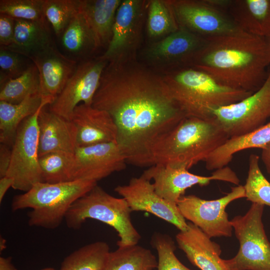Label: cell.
Instances as JSON below:
<instances>
[{"mask_svg": "<svg viewBox=\"0 0 270 270\" xmlns=\"http://www.w3.org/2000/svg\"><path fill=\"white\" fill-rule=\"evenodd\" d=\"M262 150V160L270 175V143Z\"/></svg>", "mask_w": 270, "mask_h": 270, "instance_id": "obj_41", "label": "cell"}, {"mask_svg": "<svg viewBox=\"0 0 270 270\" xmlns=\"http://www.w3.org/2000/svg\"><path fill=\"white\" fill-rule=\"evenodd\" d=\"M92 106L108 112L126 162L150 166L154 145L186 117L161 74L136 58L108 62Z\"/></svg>", "mask_w": 270, "mask_h": 270, "instance_id": "obj_1", "label": "cell"}, {"mask_svg": "<svg viewBox=\"0 0 270 270\" xmlns=\"http://www.w3.org/2000/svg\"><path fill=\"white\" fill-rule=\"evenodd\" d=\"M71 180L98 182L124 170L126 160L116 142L77 147Z\"/></svg>", "mask_w": 270, "mask_h": 270, "instance_id": "obj_17", "label": "cell"}, {"mask_svg": "<svg viewBox=\"0 0 270 270\" xmlns=\"http://www.w3.org/2000/svg\"><path fill=\"white\" fill-rule=\"evenodd\" d=\"M146 3L142 0H122L116 14L110 41L99 58L108 62L136 58Z\"/></svg>", "mask_w": 270, "mask_h": 270, "instance_id": "obj_14", "label": "cell"}, {"mask_svg": "<svg viewBox=\"0 0 270 270\" xmlns=\"http://www.w3.org/2000/svg\"><path fill=\"white\" fill-rule=\"evenodd\" d=\"M176 239L188 260L200 270H230L220 258V246L198 226L188 222V228L180 231Z\"/></svg>", "mask_w": 270, "mask_h": 270, "instance_id": "obj_21", "label": "cell"}, {"mask_svg": "<svg viewBox=\"0 0 270 270\" xmlns=\"http://www.w3.org/2000/svg\"><path fill=\"white\" fill-rule=\"evenodd\" d=\"M42 270H54V268H44Z\"/></svg>", "mask_w": 270, "mask_h": 270, "instance_id": "obj_43", "label": "cell"}, {"mask_svg": "<svg viewBox=\"0 0 270 270\" xmlns=\"http://www.w3.org/2000/svg\"><path fill=\"white\" fill-rule=\"evenodd\" d=\"M246 198L243 186L232 187L226 196L214 200L202 199L195 195L182 196L177 206L186 220L198 226L207 236L230 237L234 230L226 207L232 202Z\"/></svg>", "mask_w": 270, "mask_h": 270, "instance_id": "obj_9", "label": "cell"}, {"mask_svg": "<svg viewBox=\"0 0 270 270\" xmlns=\"http://www.w3.org/2000/svg\"><path fill=\"white\" fill-rule=\"evenodd\" d=\"M226 12L244 32L270 38V0H230Z\"/></svg>", "mask_w": 270, "mask_h": 270, "instance_id": "obj_22", "label": "cell"}, {"mask_svg": "<svg viewBox=\"0 0 270 270\" xmlns=\"http://www.w3.org/2000/svg\"><path fill=\"white\" fill-rule=\"evenodd\" d=\"M38 93H40V75L32 62L20 76L0 86V101L18 104L28 96Z\"/></svg>", "mask_w": 270, "mask_h": 270, "instance_id": "obj_30", "label": "cell"}, {"mask_svg": "<svg viewBox=\"0 0 270 270\" xmlns=\"http://www.w3.org/2000/svg\"><path fill=\"white\" fill-rule=\"evenodd\" d=\"M14 18L5 14H0V46L11 45L14 38Z\"/></svg>", "mask_w": 270, "mask_h": 270, "instance_id": "obj_38", "label": "cell"}, {"mask_svg": "<svg viewBox=\"0 0 270 270\" xmlns=\"http://www.w3.org/2000/svg\"><path fill=\"white\" fill-rule=\"evenodd\" d=\"M44 0H0V14L14 18L48 22L44 11Z\"/></svg>", "mask_w": 270, "mask_h": 270, "instance_id": "obj_35", "label": "cell"}, {"mask_svg": "<svg viewBox=\"0 0 270 270\" xmlns=\"http://www.w3.org/2000/svg\"><path fill=\"white\" fill-rule=\"evenodd\" d=\"M190 66L224 86L254 92L268 76L270 46L266 38L244 32L206 38Z\"/></svg>", "mask_w": 270, "mask_h": 270, "instance_id": "obj_2", "label": "cell"}, {"mask_svg": "<svg viewBox=\"0 0 270 270\" xmlns=\"http://www.w3.org/2000/svg\"><path fill=\"white\" fill-rule=\"evenodd\" d=\"M32 63L28 58L0 46V86L20 76Z\"/></svg>", "mask_w": 270, "mask_h": 270, "instance_id": "obj_37", "label": "cell"}, {"mask_svg": "<svg viewBox=\"0 0 270 270\" xmlns=\"http://www.w3.org/2000/svg\"><path fill=\"white\" fill-rule=\"evenodd\" d=\"M203 38L179 26L174 32L153 42L144 50V58L162 72L190 66L202 47Z\"/></svg>", "mask_w": 270, "mask_h": 270, "instance_id": "obj_15", "label": "cell"}, {"mask_svg": "<svg viewBox=\"0 0 270 270\" xmlns=\"http://www.w3.org/2000/svg\"><path fill=\"white\" fill-rule=\"evenodd\" d=\"M46 106L38 116V156L53 152L74 153L77 148L76 126L71 120L46 110Z\"/></svg>", "mask_w": 270, "mask_h": 270, "instance_id": "obj_20", "label": "cell"}, {"mask_svg": "<svg viewBox=\"0 0 270 270\" xmlns=\"http://www.w3.org/2000/svg\"><path fill=\"white\" fill-rule=\"evenodd\" d=\"M96 184V182L84 180L55 184L39 182L28 192L14 196L12 209L30 208L28 214L30 226L54 229L64 220L73 203Z\"/></svg>", "mask_w": 270, "mask_h": 270, "instance_id": "obj_5", "label": "cell"}, {"mask_svg": "<svg viewBox=\"0 0 270 270\" xmlns=\"http://www.w3.org/2000/svg\"><path fill=\"white\" fill-rule=\"evenodd\" d=\"M43 6L46 20L59 37L78 12L79 0H44Z\"/></svg>", "mask_w": 270, "mask_h": 270, "instance_id": "obj_34", "label": "cell"}, {"mask_svg": "<svg viewBox=\"0 0 270 270\" xmlns=\"http://www.w3.org/2000/svg\"><path fill=\"white\" fill-rule=\"evenodd\" d=\"M110 252L106 242L88 244L66 257L60 270H104Z\"/></svg>", "mask_w": 270, "mask_h": 270, "instance_id": "obj_29", "label": "cell"}, {"mask_svg": "<svg viewBox=\"0 0 270 270\" xmlns=\"http://www.w3.org/2000/svg\"><path fill=\"white\" fill-rule=\"evenodd\" d=\"M264 206L252 203L244 215L230 222L239 242L236 254L224 260L230 270H270V242L262 221Z\"/></svg>", "mask_w": 270, "mask_h": 270, "instance_id": "obj_7", "label": "cell"}, {"mask_svg": "<svg viewBox=\"0 0 270 270\" xmlns=\"http://www.w3.org/2000/svg\"><path fill=\"white\" fill-rule=\"evenodd\" d=\"M52 103L42 98L38 110L20 125L12 146V161L6 174L14 180L12 188L25 192L36 184L44 182L39 164L38 116L42 109Z\"/></svg>", "mask_w": 270, "mask_h": 270, "instance_id": "obj_8", "label": "cell"}, {"mask_svg": "<svg viewBox=\"0 0 270 270\" xmlns=\"http://www.w3.org/2000/svg\"><path fill=\"white\" fill-rule=\"evenodd\" d=\"M157 265L150 250L136 244L110 252L104 270H154Z\"/></svg>", "mask_w": 270, "mask_h": 270, "instance_id": "obj_28", "label": "cell"}, {"mask_svg": "<svg viewBox=\"0 0 270 270\" xmlns=\"http://www.w3.org/2000/svg\"><path fill=\"white\" fill-rule=\"evenodd\" d=\"M148 6L147 32L150 38L165 37L178 28L168 0H150Z\"/></svg>", "mask_w": 270, "mask_h": 270, "instance_id": "obj_32", "label": "cell"}, {"mask_svg": "<svg viewBox=\"0 0 270 270\" xmlns=\"http://www.w3.org/2000/svg\"><path fill=\"white\" fill-rule=\"evenodd\" d=\"M122 0H79V12L93 34L96 50L106 49Z\"/></svg>", "mask_w": 270, "mask_h": 270, "instance_id": "obj_23", "label": "cell"}, {"mask_svg": "<svg viewBox=\"0 0 270 270\" xmlns=\"http://www.w3.org/2000/svg\"><path fill=\"white\" fill-rule=\"evenodd\" d=\"M43 182L55 184L71 181L74 153L50 152L39 156Z\"/></svg>", "mask_w": 270, "mask_h": 270, "instance_id": "obj_31", "label": "cell"}, {"mask_svg": "<svg viewBox=\"0 0 270 270\" xmlns=\"http://www.w3.org/2000/svg\"><path fill=\"white\" fill-rule=\"evenodd\" d=\"M161 75L186 116L212 119L214 110L236 102L253 93L224 86L192 66L163 72Z\"/></svg>", "mask_w": 270, "mask_h": 270, "instance_id": "obj_4", "label": "cell"}, {"mask_svg": "<svg viewBox=\"0 0 270 270\" xmlns=\"http://www.w3.org/2000/svg\"><path fill=\"white\" fill-rule=\"evenodd\" d=\"M270 143V122L244 135L228 138L205 160L206 168L210 170L226 166L234 155L242 150L263 148Z\"/></svg>", "mask_w": 270, "mask_h": 270, "instance_id": "obj_24", "label": "cell"}, {"mask_svg": "<svg viewBox=\"0 0 270 270\" xmlns=\"http://www.w3.org/2000/svg\"><path fill=\"white\" fill-rule=\"evenodd\" d=\"M259 156L252 154L248 160V176L244 188L246 200L270 206V182L262 172Z\"/></svg>", "mask_w": 270, "mask_h": 270, "instance_id": "obj_33", "label": "cell"}, {"mask_svg": "<svg viewBox=\"0 0 270 270\" xmlns=\"http://www.w3.org/2000/svg\"><path fill=\"white\" fill-rule=\"evenodd\" d=\"M29 59L38 70L42 98H50L53 102L73 74L78 62L62 54L55 43Z\"/></svg>", "mask_w": 270, "mask_h": 270, "instance_id": "obj_18", "label": "cell"}, {"mask_svg": "<svg viewBox=\"0 0 270 270\" xmlns=\"http://www.w3.org/2000/svg\"><path fill=\"white\" fill-rule=\"evenodd\" d=\"M59 37L66 56L77 62L96 51L93 34L79 10Z\"/></svg>", "mask_w": 270, "mask_h": 270, "instance_id": "obj_27", "label": "cell"}, {"mask_svg": "<svg viewBox=\"0 0 270 270\" xmlns=\"http://www.w3.org/2000/svg\"><path fill=\"white\" fill-rule=\"evenodd\" d=\"M213 115L230 138L265 124L270 118V68L259 89L240 101L214 110Z\"/></svg>", "mask_w": 270, "mask_h": 270, "instance_id": "obj_10", "label": "cell"}, {"mask_svg": "<svg viewBox=\"0 0 270 270\" xmlns=\"http://www.w3.org/2000/svg\"><path fill=\"white\" fill-rule=\"evenodd\" d=\"M14 21V42L6 47L9 50L30 58L54 43L48 22L16 18Z\"/></svg>", "mask_w": 270, "mask_h": 270, "instance_id": "obj_25", "label": "cell"}, {"mask_svg": "<svg viewBox=\"0 0 270 270\" xmlns=\"http://www.w3.org/2000/svg\"><path fill=\"white\" fill-rule=\"evenodd\" d=\"M42 103L40 93L30 95L18 104L0 101V143L12 148L20 125L34 114Z\"/></svg>", "mask_w": 270, "mask_h": 270, "instance_id": "obj_26", "label": "cell"}, {"mask_svg": "<svg viewBox=\"0 0 270 270\" xmlns=\"http://www.w3.org/2000/svg\"><path fill=\"white\" fill-rule=\"evenodd\" d=\"M230 137L214 118L186 116L152 146L150 166L156 164L188 170Z\"/></svg>", "mask_w": 270, "mask_h": 270, "instance_id": "obj_3", "label": "cell"}, {"mask_svg": "<svg viewBox=\"0 0 270 270\" xmlns=\"http://www.w3.org/2000/svg\"><path fill=\"white\" fill-rule=\"evenodd\" d=\"M114 191L125 199L132 212H150L173 224L180 231L187 229L188 222L177 204L158 196L152 183L142 174L132 178L127 184L118 186Z\"/></svg>", "mask_w": 270, "mask_h": 270, "instance_id": "obj_16", "label": "cell"}, {"mask_svg": "<svg viewBox=\"0 0 270 270\" xmlns=\"http://www.w3.org/2000/svg\"><path fill=\"white\" fill-rule=\"evenodd\" d=\"M0 270H16L12 264L11 258H0Z\"/></svg>", "mask_w": 270, "mask_h": 270, "instance_id": "obj_42", "label": "cell"}, {"mask_svg": "<svg viewBox=\"0 0 270 270\" xmlns=\"http://www.w3.org/2000/svg\"><path fill=\"white\" fill-rule=\"evenodd\" d=\"M178 26L203 38L244 32L224 10L206 0H168Z\"/></svg>", "mask_w": 270, "mask_h": 270, "instance_id": "obj_11", "label": "cell"}, {"mask_svg": "<svg viewBox=\"0 0 270 270\" xmlns=\"http://www.w3.org/2000/svg\"><path fill=\"white\" fill-rule=\"evenodd\" d=\"M151 244L158 254V270H191L177 258L174 242L169 235L154 232L151 238Z\"/></svg>", "mask_w": 270, "mask_h": 270, "instance_id": "obj_36", "label": "cell"}, {"mask_svg": "<svg viewBox=\"0 0 270 270\" xmlns=\"http://www.w3.org/2000/svg\"><path fill=\"white\" fill-rule=\"evenodd\" d=\"M108 62L98 57L78 62L64 88L49 106L52 112L70 120L74 108L82 102L92 105L102 72Z\"/></svg>", "mask_w": 270, "mask_h": 270, "instance_id": "obj_13", "label": "cell"}, {"mask_svg": "<svg viewBox=\"0 0 270 270\" xmlns=\"http://www.w3.org/2000/svg\"><path fill=\"white\" fill-rule=\"evenodd\" d=\"M13 179L7 176L0 178V202L2 201L6 192L10 187L12 186Z\"/></svg>", "mask_w": 270, "mask_h": 270, "instance_id": "obj_40", "label": "cell"}, {"mask_svg": "<svg viewBox=\"0 0 270 270\" xmlns=\"http://www.w3.org/2000/svg\"><path fill=\"white\" fill-rule=\"evenodd\" d=\"M70 120L77 130V147L116 142V124L104 110L82 103L74 108Z\"/></svg>", "mask_w": 270, "mask_h": 270, "instance_id": "obj_19", "label": "cell"}, {"mask_svg": "<svg viewBox=\"0 0 270 270\" xmlns=\"http://www.w3.org/2000/svg\"><path fill=\"white\" fill-rule=\"evenodd\" d=\"M12 157V148L4 144H0V178L6 175Z\"/></svg>", "mask_w": 270, "mask_h": 270, "instance_id": "obj_39", "label": "cell"}, {"mask_svg": "<svg viewBox=\"0 0 270 270\" xmlns=\"http://www.w3.org/2000/svg\"><path fill=\"white\" fill-rule=\"evenodd\" d=\"M153 180L156 193L167 201L177 204L186 190L194 185L205 186L212 180H218L239 185L240 180L230 167L217 169L210 176H205L190 172L184 168H176L168 165H152L142 174Z\"/></svg>", "mask_w": 270, "mask_h": 270, "instance_id": "obj_12", "label": "cell"}, {"mask_svg": "<svg viewBox=\"0 0 270 270\" xmlns=\"http://www.w3.org/2000/svg\"><path fill=\"white\" fill-rule=\"evenodd\" d=\"M270 46V38H268V40Z\"/></svg>", "mask_w": 270, "mask_h": 270, "instance_id": "obj_44", "label": "cell"}, {"mask_svg": "<svg viewBox=\"0 0 270 270\" xmlns=\"http://www.w3.org/2000/svg\"><path fill=\"white\" fill-rule=\"evenodd\" d=\"M132 212L124 198L114 197L96 184L73 203L64 220L73 230L79 229L88 218L99 220L117 232L118 246H126L138 244L141 238L132 222Z\"/></svg>", "mask_w": 270, "mask_h": 270, "instance_id": "obj_6", "label": "cell"}]
</instances>
